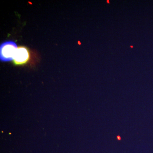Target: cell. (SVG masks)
I'll list each match as a JSON object with an SVG mask.
<instances>
[{"label": "cell", "mask_w": 153, "mask_h": 153, "mask_svg": "<svg viewBox=\"0 0 153 153\" xmlns=\"http://www.w3.org/2000/svg\"><path fill=\"white\" fill-rule=\"evenodd\" d=\"M16 42L13 41H6L0 46V60L2 62H8L13 60L17 49Z\"/></svg>", "instance_id": "cell-1"}, {"label": "cell", "mask_w": 153, "mask_h": 153, "mask_svg": "<svg viewBox=\"0 0 153 153\" xmlns=\"http://www.w3.org/2000/svg\"><path fill=\"white\" fill-rule=\"evenodd\" d=\"M30 57L29 49L27 47L20 46L18 47L13 62L16 66H22L29 62Z\"/></svg>", "instance_id": "cell-2"}]
</instances>
